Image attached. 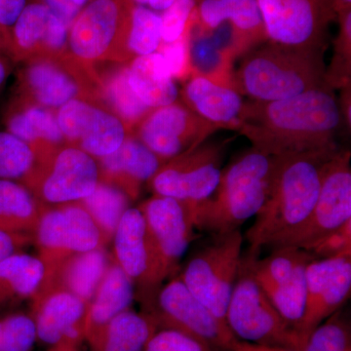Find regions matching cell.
Segmentation results:
<instances>
[{
	"mask_svg": "<svg viewBox=\"0 0 351 351\" xmlns=\"http://www.w3.org/2000/svg\"><path fill=\"white\" fill-rule=\"evenodd\" d=\"M230 23L237 58L267 43V32L257 0H221Z\"/></svg>",
	"mask_w": 351,
	"mask_h": 351,
	"instance_id": "d6a6232c",
	"label": "cell"
},
{
	"mask_svg": "<svg viewBox=\"0 0 351 351\" xmlns=\"http://www.w3.org/2000/svg\"><path fill=\"white\" fill-rule=\"evenodd\" d=\"M127 75L132 89L152 110L171 105L179 98L175 80L158 51L133 58L127 64Z\"/></svg>",
	"mask_w": 351,
	"mask_h": 351,
	"instance_id": "484cf974",
	"label": "cell"
},
{
	"mask_svg": "<svg viewBox=\"0 0 351 351\" xmlns=\"http://www.w3.org/2000/svg\"><path fill=\"white\" fill-rule=\"evenodd\" d=\"M29 302L38 343L47 348H80L86 341L88 304L82 299L50 284Z\"/></svg>",
	"mask_w": 351,
	"mask_h": 351,
	"instance_id": "ac0fdd59",
	"label": "cell"
},
{
	"mask_svg": "<svg viewBox=\"0 0 351 351\" xmlns=\"http://www.w3.org/2000/svg\"><path fill=\"white\" fill-rule=\"evenodd\" d=\"M66 144L100 159L117 151L130 135L117 115L96 101L78 98L56 110Z\"/></svg>",
	"mask_w": 351,
	"mask_h": 351,
	"instance_id": "e0dca14e",
	"label": "cell"
},
{
	"mask_svg": "<svg viewBox=\"0 0 351 351\" xmlns=\"http://www.w3.org/2000/svg\"><path fill=\"white\" fill-rule=\"evenodd\" d=\"M325 50L267 40L244 55L233 71V88L251 101H274L329 86Z\"/></svg>",
	"mask_w": 351,
	"mask_h": 351,
	"instance_id": "3957f363",
	"label": "cell"
},
{
	"mask_svg": "<svg viewBox=\"0 0 351 351\" xmlns=\"http://www.w3.org/2000/svg\"><path fill=\"white\" fill-rule=\"evenodd\" d=\"M306 309L297 329L302 346L308 335L350 297L351 256L313 258L306 267Z\"/></svg>",
	"mask_w": 351,
	"mask_h": 351,
	"instance_id": "d6986e66",
	"label": "cell"
},
{
	"mask_svg": "<svg viewBox=\"0 0 351 351\" xmlns=\"http://www.w3.org/2000/svg\"><path fill=\"white\" fill-rule=\"evenodd\" d=\"M197 0H175L161 15L162 43L181 38L193 25L196 17Z\"/></svg>",
	"mask_w": 351,
	"mask_h": 351,
	"instance_id": "ab89813d",
	"label": "cell"
},
{
	"mask_svg": "<svg viewBox=\"0 0 351 351\" xmlns=\"http://www.w3.org/2000/svg\"><path fill=\"white\" fill-rule=\"evenodd\" d=\"M159 329L149 314L128 309L87 339L90 351H145Z\"/></svg>",
	"mask_w": 351,
	"mask_h": 351,
	"instance_id": "4316f807",
	"label": "cell"
},
{
	"mask_svg": "<svg viewBox=\"0 0 351 351\" xmlns=\"http://www.w3.org/2000/svg\"><path fill=\"white\" fill-rule=\"evenodd\" d=\"M132 6L130 0H90L69 27V56L87 69L108 60L129 62L125 46Z\"/></svg>",
	"mask_w": 351,
	"mask_h": 351,
	"instance_id": "8992f818",
	"label": "cell"
},
{
	"mask_svg": "<svg viewBox=\"0 0 351 351\" xmlns=\"http://www.w3.org/2000/svg\"><path fill=\"white\" fill-rule=\"evenodd\" d=\"M267 39L293 47L326 49L337 14L332 0H257Z\"/></svg>",
	"mask_w": 351,
	"mask_h": 351,
	"instance_id": "5bb4252c",
	"label": "cell"
},
{
	"mask_svg": "<svg viewBox=\"0 0 351 351\" xmlns=\"http://www.w3.org/2000/svg\"><path fill=\"white\" fill-rule=\"evenodd\" d=\"M9 29L0 27V51L8 55Z\"/></svg>",
	"mask_w": 351,
	"mask_h": 351,
	"instance_id": "f5cc1de1",
	"label": "cell"
},
{
	"mask_svg": "<svg viewBox=\"0 0 351 351\" xmlns=\"http://www.w3.org/2000/svg\"><path fill=\"white\" fill-rule=\"evenodd\" d=\"M43 207L22 182L0 180V230L34 235Z\"/></svg>",
	"mask_w": 351,
	"mask_h": 351,
	"instance_id": "f546056e",
	"label": "cell"
},
{
	"mask_svg": "<svg viewBox=\"0 0 351 351\" xmlns=\"http://www.w3.org/2000/svg\"><path fill=\"white\" fill-rule=\"evenodd\" d=\"M45 279L40 258L18 252L0 261V311L31 301Z\"/></svg>",
	"mask_w": 351,
	"mask_h": 351,
	"instance_id": "83f0119b",
	"label": "cell"
},
{
	"mask_svg": "<svg viewBox=\"0 0 351 351\" xmlns=\"http://www.w3.org/2000/svg\"><path fill=\"white\" fill-rule=\"evenodd\" d=\"M36 343V324L31 313L0 311V351H32Z\"/></svg>",
	"mask_w": 351,
	"mask_h": 351,
	"instance_id": "8d00e7d4",
	"label": "cell"
},
{
	"mask_svg": "<svg viewBox=\"0 0 351 351\" xmlns=\"http://www.w3.org/2000/svg\"><path fill=\"white\" fill-rule=\"evenodd\" d=\"M10 57L0 51V91L5 84L7 77L11 71Z\"/></svg>",
	"mask_w": 351,
	"mask_h": 351,
	"instance_id": "f907efd6",
	"label": "cell"
},
{
	"mask_svg": "<svg viewBox=\"0 0 351 351\" xmlns=\"http://www.w3.org/2000/svg\"><path fill=\"white\" fill-rule=\"evenodd\" d=\"M348 351H350V350H348Z\"/></svg>",
	"mask_w": 351,
	"mask_h": 351,
	"instance_id": "9f6ffc18",
	"label": "cell"
},
{
	"mask_svg": "<svg viewBox=\"0 0 351 351\" xmlns=\"http://www.w3.org/2000/svg\"><path fill=\"white\" fill-rule=\"evenodd\" d=\"M29 0H0V27L9 29L23 12Z\"/></svg>",
	"mask_w": 351,
	"mask_h": 351,
	"instance_id": "bcb514c9",
	"label": "cell"
},
{
	"mask_svg": "<svg viewBox=\"0 0 351 351\" xmlns=\"http://www.w3.org/2000/svg\"><path fill=\"white\" fill-rule=\"evenodd\" d=\"M69 27L40 2H27L9 29L8 56L25 62L36 57L68 55Z\"/></svg>",
	"mask_w": 351,
	"mask_h": 351,
	"instance_id": "44dd1931",
	"label": "cell"
},
{
	"mask_svg": "<svg viewBox=\"0 0 351 351\" xmlns=\"http://www.w3.org/2000/svg\"><path fill=\"white\" fill-rule=\"evenodd\" d=\"M230 138L203 143L199 147L164 162L147 182L156 195L184 203L193 212L218 188Z\"/></svg>",
	"mask_w": 351,
	"mask_h": 351,
	"instance_id": "9c48e42d",
	"label": "cell"
},
{
	"mask_svg": "<svg viewBox=\"0 0 351 351\" xmlns=\"http://www.w3.org/2000/svg\"><path fill=\"white\" fill-rule=\"evenodd\" d=\"M34 242V237L29 234H16L0 230V261L22 252L25 247Z\"/></svg>",
	"mask_w": 351,
	"mask_h": 351,
	"instance_id": "f6af8a7d",
	"label": "cell"
},
{
	"mask_svg": "<svg viewBox=\"0 0 351 351\" xmlns=\"http://www.w3.org/2000/svg\"><path fill=\"white\" fill-rule=\"evenodd\" d=\"M110 258L105 248L75 254L64 261L48 285L59 286L89 304L105 276Z\"/></svg>",
	"mask_w": 351,
	"mask_h": 351,
	"instance_id": "f1b7e54d",
	"label": "cell"
},
{
	"mask_svg": "<svg viewBox=\"0 0 351 351\" xmlns=\"http://www.w3.org/2000/svg\"><path fill=\"white\" fill-rule=\"evenodd\" d=\"M351 85L341 88V97L339 99V107H341V115H343V124L348 126L350 130L351 127Z\"/></svg>",
	"mask_w": 351,
	"mask_h": 351,
	"instance_id": "7dc6e473",
	"label": "cell"
},
{
	"mask_svg": "<svg viewBox=\"0 0 351 351\" xmlns=\"http://www.w3.org/2000/svg\"><path fill=\"white\" fill-rule=\"evenodd\" d=\"M219 130L182 101H176L152 110L132 135L166 162L199 147Z\"/></svg>",
	"mask_w": 351,
	"mask_h": 351,
	"instance_id": "9a60e30c",
	"label": "cell"
},
{
	"mask_svg": "<svg viewBox=\"0 0 351 351\" xmlns=\"http://www.w3.org/2000/svg\"><path fill=\"white\" fill-rule=\"evenodd\" d=\"M332 2L337 15L351 10V0H332Z\"/></svg>",
	"mask_w": 351,
	"mask_h": 351,
	"instance_id": "816d5d0a",
	"label": "cell"
},
{
	"mask_svg": "<svg viewBox=\"0 0 351 351\" xmlns=\"http://www.w3.org/2000/svg\"><path fill=\"white\" fill-rule=\"evenodd\" d=\"M80 203L98 226L108 245L122 216L130 208L131 199L121 189L100 181L93 193Z\"/></svg>",
	"mask_w": 351,
	"mask_h": 351,
	"instance_id": "836d02e7",
	"label": "cell"
},
{
	"mask_svg": "<svg viewBox=\"0 0 351 351\" xmlns=\"http://www.w3.org/2000/svg\"><path fill=\"white\" fill-rule=\"evenodd\" d=\"M32 237L45 267L41 287L52 281L66 258L107 246L98 226L80 202L44 205Z\"/></svg>",
	"mask_w": 351,
	"mask_h": 351,
	"instance_id": "52a82bcc",
	"label": "cell"
},
{
	"mask_svg": "<svg viewBox=\"0 0 351 351\" xmlns=\"http://www.w3.org/2000/svg\"><path fill=\"white\" fill-rule=\"evenodd\" d=\"M112 241V258L131 279L144 304L154 297L169 276L138 207H130L124 213Z\"/></svg>",
	"mask_w": 351,
	"mask_h": 351,
	"instance_id": "2e32d148",
	"label": "cell"
},
{
	"mask_svg": "<svg viewBox=\"0 0 351 351\" xmlns=\"http://www.w3.org/2000/svg\"><path fill=\"white\" fill-rule=\"evenodd\" d=\"M38 162L39 154L34 147L8 131H0V180L25 184Z\"/></svg>",
	"mask_w": 351,
	"mask_h": 351,
	"instance_id": "d590c367",
	"label": "cell"
},
{
	"mask_svg": "<svg viewBox=\"0 0 351 351\" xmlns=\"http://www.w3.org/2000/svg\"><path fill=\"white\" fill-rule=\"evenodd\" d=\"M145 351H214L188 335L171 329H158L147 343Z\"/></svg>",
	"mask_w": 351,
	"mask_h": 351,
	"instance_id": "b9f144b4",
	"label": "cell"
},
{
	"mask_svg": "<svg viewBox=\"0 0 351 351\" xmlns=\"http://www.w3.org/2000/svg\"><path fill=\"white\" fill-rule=\"evenodd\" d=\"M73 1L75 2L76 5L80 6V8H82L83 6L86 5L90 0H73Z\"/></svg>",
	"mask_w": 351,
	"mask_h": 351,
	"instance_id": "11a10c76",
	"label": "cell"
},
{
	"mask_svg": "<svg viewBox=\"0 0 351 351\" xmlns=\"http://www.w3.org/2000/svg\"><path fill=\"white\" fill-rule=\"evenodd\" d=\"M226 323L239 341L301 351L299 334L272 306L242 257L226 313Z\"/></svg>",
	"mask_w": 351,
	"mask_h": 351,
	"instance_id": "5b68a950",
	"label": "cell"
},
{
	"mask_svg": "<svg viewBox=\"0 0 351 351\" xmlns=\"http://www.w3.org/2000/svg\"><path fill=\"white\" fill-rule=\"evenodd\" d=\"M138 209L144 216L147 232L168 276L177 271L182 256L193 239V215L186 204L166 196L154 195Z\"/></svg>",
	"mask_w": 351,
	"mask_h": 351,
	"instance_id": "ffe728a7",
	"label": "cell"
},
{
	"mask_svg": "<svg viewBox=\"0 0 351 351\" xmlns=\"http://www.w3.org/2000/svg\"><path fill=\"white\" fill-rule=\"evenodd\" d=\"M232 351H295L288 348H279V346H270L256 345V343H246V341H237Z\"/></svg>",
	"mask_w": 351,
	"mask_h": 351,
	"instance_id": "c3c4849f",
	"label": "cell"
},
{
	"mask_svg": "<svg viewBox=\"0 0 351 351\" xmlns=\"http://www.w3.org/2000/svg\"><path fill=\"white\" fill-rule=\"evenodd\" d=\"M193 27L189 36V57L193 75L233 88L232 64L237 58L213 32L200 34Z\"/></svg>",
	"mask_w": 351,
	"mask_h": 351,
	"instance_id": "1f68e13d",
	"label": "cell"
},
{
	"mask_svg": "<svg viewBox=\"0 0 351 351\" xmlns=\"http://www.w3.org/2000/svg\"><path fill=\"white\" fill-rule=\"evenodd\" d=\"M136 5L147 7L156 12L162 13L168 7L172 5L175 0H130Z\"/></svg>",
	"mask_w": 351,
	"mask_h": 351,
	"instance_id": "681fc988",
	"label": "cell"
},
{
	"mask_svg": "<svg viewBox=\"0 0 351 351\" xmlns=\"http://www.w3.org/2000/svg\"><path fill=\"white\" fill-rule=\"evenodd\" d=\"M3 123L6 131L38 152L39 158L66 144L56 117V110L16 95L4 112Z\"/></svg>",
	"mask_w": 351,
	"mask_h": 351,
	"instance_id": "cb8c5ba5",
	"label": "cell"
},
{
	"mask_svg": "<svg viewBox=\"0 0 351 351\" xmlns=\"http://www.w3.org/2000/svg\"><path fill=\"white\" fill-rule=\"evenodd\" d=\"M24 63L19 75L18 96L52 110L75 99H93L92 85L98 87V84L92 80L97 77L69 55L32 58Z\"/></svg>",
	"mask_w": 351,
	"mask_h": 351,
	"instance_id": "4fadbf2b",
	"label": "cell"
},
{
	"mask_svg": "<svg viewBox=\"0 0 351 351\" xmlns=\"http://www.w3.org/2000/svg\"><path fill=\"white\" fill-rule=\"evenodd\" d=\"M339 29L334 43V56L326 68V82L332 89L351 84V10L337 15Z\"/></svg>",
	"mask_w": 351,
	"mask_h": 351,
	"instance_id": "74e56055",
	"label": "cell"
},
{
	"mask_svg": "<svg viewBox=\"0 0 351 351\" xmlns=\"http://www.w3.org/2000/svg\"><path fill=\"white\" fill-rule=\"evenodd\" d=\"M350 221V152L339 149L325 165L319 195L308 219L278 247L311 252L321 240Z\"/></svg>",
	"mask_w": 351,
	"mask_h": 351,
	"instance_id": "7c38bea8",
	"label": "cell"
},
{
	"mask_svg": "<svg viewBox=\"0 0 351 351\" xmlns=\"http://www.w3.org/2000/svg\"><path fill=\"white\" fill-rule=\"evenodd\" d=\"M43 4L51 13L62 21L66 27H71L73 20L82 10L73 0H36Z\"/></svg>",
	"mask_w": 351,
	"mask_h": 351,
	"instance_id": "ee69618b",
	"label": "cell"
},
{
	"mask_svg": "<svg viewBox=\"0 0 351 351\" xmlns=\"http://www.w3.org/2000/svg\"><path fill=\"white\" fill-rule=\"evenodd\" d=\"M144 306L145 313L154 317L159 329L181 332L214 351H232L239 341L225 322L191 294L179 276L161 286Z\"/></svg>",
	"mask_w": 351,
	"mask_h": 351,
	"instance_id": "30bf717a",
	"label": "cell"
},
{
	"mask_svg": "<svg viewBox=\"0 0 351 351\" xmlns=\"http://www.w3.org/2000/svg\"><path fill=\"white\" fill-rule=\"evenodd\" d=\"M161 44L160 13L133 4L126 36L125 48L129 61L135 57L157 52Z\"/></svg>",
	"mask_w": 351,
	"mask_h": 351,
	"instance_id": "e575fe53",
	"label": "cell"
},
{
	"mask_svg": "<svg viewBox=\"0 0 351 351\" xmlns=\"http://www.w3.org/2000/svg\"><path fill=\"white\" fill-rule=\"evenodd\" d=\"M339 149L276 156L269 195L245 234L252 250L280 246L306 223L319 195L325 165Z\"/></svg>",
	"mask_w": 351,
	"mask_h": 351,
	"instance_id": "7a4b0ae2",
	"label": "cell"
},
{
	"mask_svg": "<svg viewBox=\"0 0 351 351\" xmlns=\"http://www.w3.org/2000/svg\"><path fill=\"white\" fill-rule=\"evenodd\" d=\"M44 351H80L78 348H75V346H55V348H47V350Z\"/></svg>",
	"mask_w": 351,
	"mask_h": 351,
	"instance_id": "db71d44e",
	"label": "cell"
},
{
	"mask_svg": "<svg viewBox=\"0 0 351 351\" xmlns=\"http://www.w3.org/2000/svg\"><path fill=\"white\" fill-rule=\"evenodd\" d=\"M243 239L240 230L216 235L213 243L197 252L179 276L191 294L225 323L239 274Z\"/></svg>",
	"mask_w": 351,
	"mask_h": 351,
	"instance_id": "ba28073f",
	"label": "cell"
},
{
	"mask_svg": "<svg viewBox=\"0 0 351 351\" xmlns=\"http://www.w3.org/2000/svg\"><path fill=\"white\" fill-rule=\"evenodd\" d=\"M276 166V156L252 147L221 171L211 198L193 210L195 228L221 235L239 230L257 216L267 200Z\"/></svg>",
	"mask_w": 351,
	"mask_h": 351,
	"instance_id": "277c9868",
	"label": "cell"
},
{
	"mask_svg": "<svg viewBox=\"0 0 351 351\" xmlns=\"http://www.w3.org/2000/svg\"><path fill=\"white\" fill-rule=\"evenodd\" d=\"M343 124L339 99L330 86L274 101H245L237 132L272 156L335 149Z\"/></svg>",
	"mask_w": 351,
	"mask_h": 351,
	"instance_id": "6da1fadb",
	"label": "cell"
},
{
	"mask_svg": "<svg viewBox=\"0 0 351 351\" xmlns=\"http://www.w3.org/2000/svg\"><path fill=\"white\" fill-rule=\"evenodd\" d=\"M135 295V286L112 256L96 294L88 304L86 341L113 318L131 309Z\"/></svg>",
	"mask_w": 351,
	"mask_h": 351,
	"instance_id": "d4e9b609",
	"label": "cell"
},
{
	"mask_svg": "<svg viewBox=\"0 0 351 351\" xmlns=\"http://www.w3.org/2000/svg\"><path fill=\"white\" fill-rule=\"evenodd\" d=\"M182 97V103L201 119L221 130L237 131L245 101L234 88L193 75L186 80Z\"/></svg>",
	"mask_w": 351,
	"mask_h": 351,
	"instance_id": "603a6c76",
	"label": "cell"
},
{
	"mask_svg": "<svg viewBox=\"0 0 351 351\" xmlns=\"http://www.w3.org/2000/svg\"><path fill=\"white\" fill-rule=\"evenodd\" d=\"M309 253L317 254L321 258L351 256V221L321 240Z\"/></svg>",
	"mask_w": 351,
	"mask_h": 351,
	"instance_id": "7bdbcfd3",
	"label": "cell"
},
{
	"mask_svg": "<svg viewBox=\"0 0 351 351\" xmlns=\"http://www.w3.org/2000/svg\"><path fill=\"white\" fill-rule=\"evenodd\" d=\"M100 182L98 161L64 144L45 154L25 186L43 205L68 204L87 197Z\"/></svg>",
	"mask_w": 351,
	"mask_h": 351,
	"instance_id": "8fae6325",
	"label": "cell"
},
{
	"mask_svg": "<svg viewBox=\"0 0 351 351\" xmlns=\"http://www.w3.org/2000/svg\"><path fill=\"white\" fill-rule=\"evenodd\" d=\"M350 332L338 315L321 323L307 337L302 351H348Z\"/></svg>",
	"mask_w": 351,
	"mask_h": 351,
	"instance_id": "f35d334b",
	"label": "cell"
},
{
	"mask_svg": "<svg viewBox=\"0 0 351 351\" xmlns=\"http://www.w3.org/2000/svg\"><path fill=\"white\" fill-rule=\"evenodd\" d=\"M98 161L100 181L121 189L135 201L164 163L135 136L125 138L117 151Z\"/></svg>",
	"mask_w": 351,
	"mask_h": 351,
	"instance_id": "7402d4cb",
	"label": "cell"
},
{
	"mask_svg": "<svg viewBox=\"0 0 351 351\" xmlns=\"http://www.w3.org/2000/svg\"><path fill=\"white\" fill-rule=\"evenodd\" d=\"M97 80L98 96L104 101V107L121 119L130 134L133 133L152 108L145 106L132 89L127 64L117 66L103 77H97Z\"/></svg>",
	"mask_w": 351,
	"mask_h": 351,
	"instance_id": "4dcf8cb0",
	"label": "cell"
},
{
	"mask_svg": "<svg viewBox=\"0 0 351 351\" xmlns=\"http://www.w3.org/2000/svg\"><path fill=\"white\" fill-rule=\"evenodd\" d=\"M191 27L181 38L174 43H162L158 49L175 80L186 82L193 75L189 57V36Z\"/></svg>",
	"mask_w": 351,
	"mask_h": 351,
	"instance_id": "60d3db41",
	"label": "cell"
}]
</instances>
